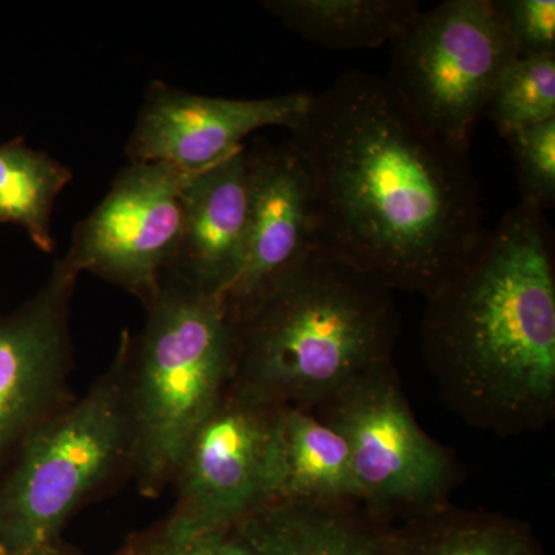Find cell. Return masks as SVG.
<instances>
[{"mask_svg":"<svg viewBox=\"0 0 555 555\" xmlns=\"http://www.w3.org/2000/svg\"><path fill=\"white\" fill-rule=\"evenodd\" d=\"M291 133L318 251L390 291L433 297L488 235L469 152L427 129L386 76L345 73Z\"/></svg>","mask_w":555,"mask_h":555,"instance_id":"6da1fadb","label":"cell"},{"mask_svg":"<svg viewBox=\"0 0 555 555\" xmlns=\"http://www.w3.org/2000/svg\"><path fill=\"white\" fill-rule=\"evenodd\" d=\"M531 203L502 218L459 275L426 298L423 357L467 425L524 436L555 418L553 230Z\"/></svg>","mask_w":555,"mask_h":555,"instance_id":"7a4b0ae2","label":"cell"},{"mask_svg":"<svg viewBox=\"0 0 555 555\" xmlns=\"http://www.w3.org/2000/svg\"><path fill=\"white\" fill-rule=\"evenodd\" d=\"M398 335L393 292L317 250L236 324L232 383L275 406L315 409L390 363Z\"/></svg>","mask_w":555,"mask_h":555,"instance_id":"3957f363","label":"cell"},{"mask_svg":"<svg viewBox=\"0 0 555 555\" xmlns=\"http://www.w3.org/2000/svg\"><path fill=\"white\" fill-rule=\"evenodd\" d=\"M129 334L127 379L139 494L158 499L173 483L196 426L232 385L236 324L221 297L166 276Z\"/></svg>","mask_w":555,"mask_h":555,"instance_id":"277c9868","label":"cell"},{"mask_svg":"<svg viewBox=\"0 0 555 555\" xmlns=\"http://www.w3.org/2000/svg\"><path fill=\"white\" fill-rule=\"evenodd\" d=\"M122 331L108 367L0 462V555L62 540L82 507L133 477L134 437Z\"/></svg>","mask_w":555,"mask_h":555,"instance_id":"5b68a950","label":"cell"},{"mask_svg":"<svg viewBox=\"0 0 555 555\" xmlns=\"http://www.w3.org/2000/svg\"><path fill=\"white\" fill-rule=\"evenodd\" d=\"M313 411L346 438L358 503L389 524L447 505L462 481L454 452L416 422L393 361Z\"/></svg>","mask_w":555,"mask_h":555,"instance_id":"8992f818","label":"cell"},{"mask_svg":"<svg viewBox=\"0 0 555 555\" xmlns=\"http://www.w3.org/2000/svg\"><path fill=\"white\" fill-rule=\"evenodd\" d=\"M390 46L386 78L427 129L469 152L496 79L518 57L492 0L422 10Z\"/></svg>","mask_w":555,"mask_h":555,"instance_id":"52a82bcc","label":"cell"},{"mask_svg":"<svg viewBox=\"0 0 555 555\" xmlns=\"http://www.w3.org/2000/svg\"><path fill=\"white\" fill-rule=\"evenodd\" d=\"M192 173L160 163H130L100 206L76 225L64 259L147 306L177 261L184 193Z\"/></svg>","mask_w":555,"mask_h":555,"instance_id":"ba28073f","label":"cell"},{"mask_svg":"<svg viewBox=\"0 0 555 555\" xmlns=\"http://www.w3.org/2000/svg\"><path fill=\"white\" fill-rule=\"evenodd\" d=\"M278 409L233 383L225 389L182 451L177 502L163 518L170 528L230 529L258 509Z\"/></svg>","mask_w":555,"mask_h":555,"instance_id":"9c48e42d","label":"cell"},{"mask_svg":"<svg viewBox=\"0 0 555 555\" xmlns=\"http://www.w3.org/2000/svg\"><path fill=\"white\" fill-rule=\"evenodd\" d=\"M78 280L57 259L33 297L0 313V462L76 397L69 321Z\"/></svg>","mask_w":555,"mask_h":555,"instance_id":"30bf717a","label":"cell"},{"mask_svg":"<svg viewBox=\"0 0 555 555\" xmlns=\"http://www.w3.org/2000/svg\"><path fill=\"white\" fill-rule=\"evenodd\" d=\"M312 96L288 93L264 100H225L155 80L145 91L126 153L130 163L167 164L195 173L243 147L254 131L272 126L294 130Z\"/></svg>","mask_w":555,"mask_h":555,"instance_id":"8fae6325","label":"cell"},{"mask_svg":"<svg viewBox=\"0 0 555 555\" xmlns=\"http://www.w3.org/2000/svg\"><path fill=\"white\" fill-rule=\"evenodd\" d=\"M317 250L312 193L294 150L250 149L246 250L238 276L221 298L233 323L246 320Z\"/></svg>","mask_w":555,"mask_h":555,"instance_id":"7c38bea8","label":"cell"},{"mask_svg":"<svg viewBox=\"0 0 555 555\" xmlns=\"http://www.w3.org/2000/svg\"><path fill=\"white\" fill-rule=\"evenodd\" d=\"M182 201L184 228L169 275L222 298L238 276L246 250L250 147L243 145L192 173Z\"/></svg>","mask_w":555,"mask_h":555,"instance_id":"4fadbf2b","label":"cell"},{"mask_svg":"<svg viewBox=\"0 0 555 555\" xmlns=\"http://www.w3.org/2000/svg\"><path fill=\"white\" fill-rule=\"evenodd\" d=\"M341 502L358 503L346 438L313 409L281 406L259 507Z\"/></svg>","mask_w":555,"mask_h":555,"instance_id":"5bb4252c","label":"cell"},{"mask_svg":"<svg viewBox=\"0 0 555 555\" xmlns=\"http://www.w3.org/2000/svg\"><path fill=\"white\" fill-rule=\"evenodd\" d=\"M235 528L258 555H397L396 525L357 502L266 505Z\"/></svg>","mask_w":555,"mask_h":555,"instance_id":"9a60e30c","label":"cell"},{"mask_svg":"<svg viewBox=\"0 0 555 555\" xmlns=\"http://www.w3.org/2000/svg\"><path fill=\"white\" fill-rule=\"evenodd\" d=\"M262 7L309 42L341 51L392 42L422 11L415 0H268Z\"/></svg>","mask_w":555,"mask_h":555,"instance_id":"2e32d148","label":"cell"},{"mask_svg":"<svg viewBox=\"0 0 555 555\" xmlns=\"http://www.w3.org/2000/svg\"><path fill=\"white\" fill-rule=\"evenodd\" d=\"M396 554L543 555V551L521 521L447 503L396 525Z\"/></svg>","mask_w":555,"mask_h":555,"instance_id":"e0dca14e","label":"cell"},{"mask_svg":"<svg viewBox=\"0 0 555 555\" xmlns=\"http://www.w3.org/2000/svg\"><path fill=\"white\" fill-rule=\"evenodd\" d=\"M72 170L24 138L0 142V224L20 225L43 254L56 250L53 211Z\"/></svg>","mask_w":555,"mask_h":555,"instance_id":"ac0fdd59","label":"cell"},{"mask_svg":"<svg viewBox=\"0 0 555 555\" xmlns=\"http://www.w3.org/2000/svg\"><path fill=\"white\" fill-rule=\"evenodd\" d=\"M485 116L502 137L555 119V56L509 62L496 79Z\"/></svg>","mask_w":555,"mask_h":555,"instance_id":"d6986e66","label":"cell"},{"mask_svg":"<svg viewBox=\"0 0 555 555\" xmlns=\"http://www.w3.org/2000/svg\"><path fill=\"white\" fill-rule=\"evenodd\" d=\"M513 153L521 201L542 211L555 204V119L506 134Z\"/></svg>","mask_w":555,"mask_h":555,"instance_id":"ffe728a7","label":"cell"},{"mask_svg":"<svg viewBox=\"0 0 555 555\" xmlns=\"http://www.w3.org/2000/svg\"><path fill=\"white\" fill-rule=\"evenodd\" d=\"M113 555H258L233 526L217 531H177L166 521L127 537Z\"/></svg>","mask_w":555,"mask_h":555,"instance_id":"44dd1931","label":"cell"},{"mask_svg":"<svg viewBox=\"0 0 555 555\" xmlns=\"http://www.w3.org/2000/svg\"><path fill=\"white\" fill-rule=\"evenodd\" d=\"M518 57L555 56L554 0H492Z\"/></svg>","mask_w":555,"mask_h":555,"instance_id":"7402d4cb","label":"cell"},{"mask_svg":"<svg viewBox=\"0 0 555 555\" xmlns=\"http://www.w3.org/2000/svg\"><path fill=\"white\" fill-rule=\"evenodd\" d=\"M21 555H79L64 542V539L57 540V542L50 543V545L40 546L38 550H33L30 553Z\"/></svg>","mask_w":555,"mask_h":555,"instance_id":"603a6c76","label":"cell"}]
</instances>
